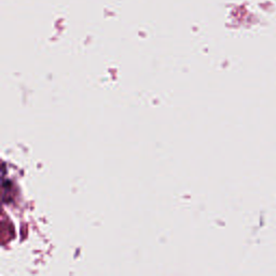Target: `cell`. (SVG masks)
Segmentation results:
<instances>
[]
</instances>
